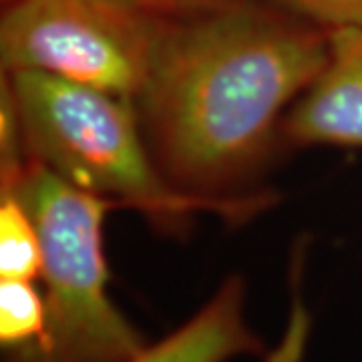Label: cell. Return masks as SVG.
Returning a JSON list of instances; mask_svg holds the SVG:
<instances>
[{"instance_id": "cell-6", "label": "cell", "mask_w": 362, "mask_h": 362, "mask_svg": "<svg viewBox=\"0 0 362 362\" xmlns=\"http://www.w3.org/2000/svg\"><path fill=\"white\" fill-rule=\"evenodd\" d=\"M244 300V280L230 276L187 322L127 362H228L259 354L264 346L247 328Z\"/></svg>"}, {"instance_id": "cell-7", "label": "cell", "mask_w": 362, "mask_h": 362, "mask_svg": "<svg viewBox=\"0 0 362 362\" xmlns=\"http://www.w3.org/2000/svg\"><path fill=\"white\" fill-rule=\"evenodd\" d=\"M47 332V302L35 280H0V344L6 356L39 349Z\"/></svg>"}, {"instance_id": "cell-8", "label": "cell", "mask_w": 362, "mask_h": 362, "mask_svg": "<svg viewBox=\"0 0 362 362\" xmlns=\"http://www.w3.org/2000/svg\"><path fill=\"white\" fill-rule=\"evenodd\" d=\"M42 242L26 206L8 192H0V280H39Z\"/></svg>"}, {"instance_id": "cell-1", "label": "cell", "mask_w": 362, "mask_h": 362, "mask_svg": "<svg viewBox=\"0 0 362 362\" xmlns=\"http://www.w3.org/2000/svg\"><path fill=\"white\" fill-rule=\"evenodd\" d=\"M330 33L274 0L171 16L133 101L157 165L185 194L238 199L282 147V123L328 59Z\"/></svg>"}, {"instance_id": "cell-10", "label": "cell", "mask_w": 362, "mask_h": 362, "mask_svg": "<svg viewBox=\"0 0 362 362\" xmlns=\"http://www.w3.org/2000/svg\"><path fill=\"white\" fill-rule=\"evenodd\" d=\"M133 2H139L143 6H147V8H151L159 14H165V16H181V14L202 11V8L211 6L220 0H133Z\"/></svg>"}, {"instance_id": "cell-3", "label": "cell", "mask_w": 362, "mask_h": 362, "mask_svg": "<svg viewBox=\"0 0 362 362\" xmlns=\"http://www.w3.org/2000/svg\"><path fill=\"white\" fill-rule=\"evenodd\" d=\"M37 223L42 242L47 332L39 349L4 362H127L147 344L109 296L105 218L119 207L26 159L0 177Z\"/></svg>"}, {"instance_id": "cell-5", "label": "cell", "mask_w": 362, "mask_h": 362, "mask_svg": "<svg viewBox=\"0 0 362 362\" xmlns=\"http://www.w3.org/2000/svg\"><path fill=\"white\" fill-rule=\"evenodd\" d=\"M282 145L362 149V28L330 30L322 71L286 113Z\"/></svg>"}, {"instance_id": "cell-9", "label": "cell", "mask_w": 362, "mask_h": 362, "mask_svg": "<svg viewBox=\"0 0 362 362\" xmlns=\"http://www.w3.org/2000/svg\"><path fill=\"white\" fill-rule=\"evenodd\" d=\"M298 16L322 26L328 33L337 28H362V0H274Z\"/></svg>"}, {"instance_id": "cell-4", "label": "cell", "mask_w": 362, "mask_h": 362, "mask_svg": "<svg viewBox=\"0 0 362 362\" xmlns=\"http://www.w3.org/2000/svg\"><path fill=\"white\" fill-rule=\"evenodd\" d=\"M169 18L133 0H2V73L35 71L135 101Z\"/></svg>"}, {"instance_id": "cell-2", "label": "cell", "mask_w": 362, "mask_h": 362, "mask_svg": "<svg viewBox=\"0 0 362 362\" xmlns=\"http://www.w3.org/2000/svg\"><path fill=\"white\" fill-rule=\"evenodd\" d=\"M2 89L26 159L77 189L137 211L157 232L185 235L199 214L244 223L278 202L268 189L238 199L181 192L157 165L131 99L35 71L2 73Z\"/></svg>"}]
</instances>
